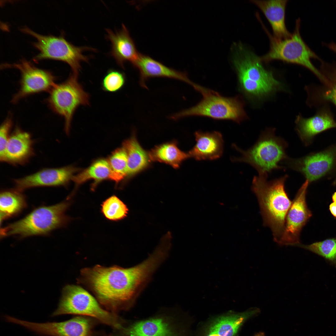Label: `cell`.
I'll use <instances>...</instances> for the list:
<instances>
[{
	"label": "cell",
	"instance_id": "6da1fadb",
	"mask_svg": "<svg viewBox=\"0 0 336 336\" xmlns=\"http://www.w3.org/2000/svg\"><path fill=\"white\" fill-rule=\"evenodd\" d=\"M161 264L160 257L152 254L141 263L128 268L97 264L82 269L77 283L91 291L105 310L116 314L134 306Z\"/></svg>",
	"mask_w": 336,
	"mask_h": 336
},
{
	"label": "cell",
	"instance_id": "7a4b0ae2",
	"mask_svg": "<svg viewBox=\"0 0 336 336\" xmlns=\"http://www.w3.org/2000/svg\"><path fill=\"white\" fill-rule=\"evenodd\" d=\"M232 62L237 76L238 90L250 100H260L282 88L273 72L267 69L261 57L241 43L233 47Z\"/></svg>",
	"mask_w": 336,
	"mask_h": 336
},
{
	"label": "cell",
	"instance_id": "3957f363",
	"mask_svg": "<svg viewBox=\"0 0 336 336\" xmlns=\"http://www.w3.org/2000/svg\"><path fill=\"white\" fill-rule=\"evenodd\" d=\"M268 177L259 175L254 176L251 188L257 198L264 225L270 228L274 241L278 243L292 202L285 187L288 176L285 175L270 180H268Z\"/></svg>",
	"mask_w": 336,
	"mask_h": 336
},
{
	"label": "cell",
	"instance_id": "277c9868",
	"mask_svg": "<svg viewBox=\"0 0 336 336\" xmlns=\"http://www.w3.org/2000/svg\"><path fill=\"white\" fill-rule=\"evenodd\" d=\"M274 128H267L262 131L254 144L246 150L235 144L233 147L241 156L232 159L233 161L246 163L253 167L259 175H268L274 170H285L279 165L288 156L286 149L288 144L281 137L277 136Z\"/></svg>",
	"mask_w": 336,
	"mask_h": 336
},
{
	"label": "cell",
	"instance_id": "5b68a950",
	"mask_svg": "<svg viewBox=\"0 0 336 336\" xmlns=\"http://www.w3.org/2000/svg\"><path fill=\"white\" fill-rule=\"evenodd\" d=\"M72 314L89 316L119 330L125 321L102 307L96 298L79 285H67L63 288L58 307L52 316Z\"/></svg>",
	"mask_w": 336,
	"mask_h": 336
},
{
	"label": "cell",
	"instance_id": "8992f818",
	"mask_svg": "<svg viewBox=\"0 0 336 336\" xmlns=\"http://www.w3.org/2000/svg\"><path fill=\"white\" fill-rule=\"evenodd\" d=\"M69 205L68 202L64 201L38 207L22 219L1 229V236H16L23 238L47 234L67 223L68 219L65 212Z\"/></svg>",
	"mask_w": 336,
	"mask_h": 336
},
{
	"label": "cell",
	"instance_id": "52a82bcc",
	"mask_svg": "<svg viewBox=\"0 0 336 336\" xmlns=\"http://www.w3.org/2000/svg\"><path fill=\"white\" fill-rule=\"evenodd\" d=\"M203 98L196 105L170 117L175 120L182 118L201 116L216 120H228L239 123L247 118L244 102L239 97L223 96L218 93L200 86L198 90Z\"/></svg>",
	"mask_w": 336,
	"mask_h": 336
},
{
	"label": "cell",
	"instance_id": "ba28073f",
	"mask_svg": "<svg viewBox=\"0 0 336 336\" xmlns=\"http://www.w3.org/2000/svg\"><path fill=\"white\" fill-rule=\"evenodd\" d=\"M300 20H296L295 28L291 36L284 39H278L271 35L264 25V30L270 41V49L266 54L261 57L264 62L275 60L302 66L312 72L322 82L324 79L320 71L311 61L312 59L322 60L306 44L300 32Z\"/></svg>",
	"mask_w": 336,
	"mask_h": 336
},
{
	"label": "cell",
	"instance_id": "9c48e42d",
	"mask_svg": "<svg viewBox=\"0 0 336 336\" xmlns=\"http://www.w3.org/2000/svg\"><path fill=\"white\" fill-rule=\"evenodd\" d=\"M20 30L36 40L33 44L39 53L34 57V61L46 59L62 61L69 65L72 74L77 76L78 75L81 68V62L87 63L89 60V57L84 55L83 52L86 50L95 51L94 49L89 47L74 46L65 39L63 34L58 36L43 35L26 26L20 28Z\"/></svg>",
	"mask_w": 336,
	"mask_h": 336
},
{
	"label": "cell",
	"instance_id": "30bf717a",
	"mask_svg": "<svg viewBox=\"0 0 336 336\" xmlns=\"http://www.w3.org/2000/svg\"><path fill=\"white\" fill-rule=\"evenodd\" d=\"M78 77L71 73L64 82L56 84L49 91L47 99L51 109L63 118L65 130L67 134L76 110L80 105L90 104L89 95L79 82Z\"/></svg>",
	"mask_w": 336,
	"mask_h": 336
},
{
	"label": "cell",
	"instance_id": "8fae6325",
	"mask_svg": "<svg viewBox=\"0 0 336 336\" xmlns=\"http://www.w3.org/2000/svg\"><path fill=\"white\" fill-rule=\"evenodd\" d=\"M180 313L164 309L142 320L126 322L119 330L121 336H184Z\"/></svg>",
	"mask_w": 336,
	"mask_h": 336
},
{
	"label": "cell",
	"instance_id": "7c38bea8",
	"mask_svg": "<svg viewBox=\"0 0 336 336\" xmlns=\"http://www.w3.org/2000/svg\"><path fill=\"white\" fill-rule=\"evenodd\" d=\"M282 162L301 173L309 184L335 173L336 175V143L300 158L288 157Z\"/></svg>",
	"mask_w": 336,
	"mask_h": 336
},
{
	"label": "cell",
	"instance_id": "4fadbf2b",
	"mask_svg": "<svg viewBox=\"0 0 336 336\" xmlns=\"http://www.w3.org/2000/svg\"><path fill=\"white\" fill-rule=\"evenodd\" d=\"M2 68H15L21 74L20 88L13 96L12 102L15 103L32 94L50 91L55 85V77L50 71L36 67L25 58L17 63H4Z\"/></svg>",
	"mask_w": 336,
	"mask_h": 336
},
{
	"label": "cell",
	"instance_id": "5bb4252c",
	"mask_svg": "<svg viewBox=\"0 0 336 336\" xmlns=\"http://www.w3.org/2000/svg\"><path fill=\"white\" fill-rule=\"evenodd\" d=\"M309 184L308 180H306L292 201L286 216L283 233L278 243L281 245L295 246L300 243L301 230L312 215L306 201Z\"/></svg>",
	"mask_w": 336,
	"mask_h": 336
},
{
	"label": "cell",
	"instance_id": "9a60e30c",
	"mask_svg": "<svg viewBox=\"0 0 336 336\" xmlns=\"http://www.w3.org/2000/svg\"><path fill=\"white\" fill-rule=\"evenodd\" d=\"M78 316L61 322L37 323L17 319V324L39 335L45 336H93V322Z\"/></svg>",
	"mask_w": 336,
	"mask_h": 336
},
{
	"label": "cell",
	"instance_id": "2e32d148",
	"mask_svg": "<svg viewBox=\"0 0 336 336\" xmlns=\"http://www.w3.org/2000/svg\"><path fill=\"white\" fill-rule=\"evenodd\" d=\"M78 170L72 166L46 168L22 178L14 179L13 181L15 189L21 192L34 187L64 185L72 180Z\"/></svg>",
	"mask_w": 336,
	"mask_h": 336
},
{
	"label": "cell",
	"instance_id": "e0dca14e",
	"mask_svg": "<svg viewBox=\"0 0 336 336\" xmlns=\"http://www.w3.org/2000/svg\"><path fill=\"white\" fill-rule=\"evenodd\" d=\"M139 71V84L144 88H147L146 82L149 78L153 77H164L175 79L185 82L194 88L196 84L191 81L186 73L177 71L165 66L150 56L139 53L137 59L132 63Z\"/></svg>",
	"mask_w": 336,
	"mask_h": 336
},
{
	"label": "cell",
	"instance_id": "ac0fdd59",
	"mask_svg": "<svg viewBox=\"0 0 336 336\" xmlns=\"http://www.w3.org/2000/svg\"><path fill=\"white\" fill-rule=\"evenodd\" d=\"M296 130L306 146L310 145L317 134L329 129L336 128V122L330 113L323 110L314 116L305 118L301 115L296 117Z\"/></svg>",
	"mask_w": 336,
	"mask_h": 336
},
{
	"label": "cell",
	"instance_id": "d6986e66",
	"mask_svg": "<svg viewBox=\"0 0 336 336\" xmlns=\"http://www.w3.org/2000/svg\"><path fill=\"white\" fill-rule=\"evenodd\" d=\"M34 142L28 132L16 127L10 135L2 162L23 165L34 154Z\"/></svg>",
	"mask_w": 336,
	"mask_h": 336
},
{
	"label": "cell",
	"instance_id": "ffe728a7",
	"mask_svg": "<svg viewBox=\"0 0 336 336\" xmlns=\"http://www.w3.org/2000/svg\"><path fill=\"white\" fill-rule=\"evenodd\" d=\"M196 143L188 153L190 157L197 160H214L222 156L223 141L221 133L217 131L195 133Z\"/></svg>",
	"mask_w": 336,
	"mask_h": 336
},
{
	"label": "cell",
	"instance_id": "44dd1931",
	"mask_svg": "<svg viewBox=\"0 0 336 336\" xmlns=\"http://www.w3.org/2000/svg\"><path fill=\"white\" fill-rule=\"evenodd\" d=\"M288 0H251L262 11L269 22L273 36L284 39L292 34L287 28L285 22V10Z\"/></svg>",
	"mask_w": 336,
	"mask_h": 336
},
{
	"label": "cell",
	"instance_id": "7402d4cb",
	"mask_svg": "<svg viewBox=\"0 0 336 336\" xmlns=\"http://www.w3.org/2000/svg\"><path fill=\"white\" fill-rule=\"evenodd\" d=\"M106 31L107 37L111 44L110 54L117 63L122 68L127 61L132 64L137 59L139 53L125 26L122 24L121 29L115 32L110 29Z\"/></svg>",
	"mask_w": 336,
	"mask_h": 336
},
{
	"label": "cell",
	"instance_id": "603a6c76",
	"mask_svg": "<svg viewBox=\"0 0 336 336\" xmlns=\"http://www.w3.org/2000/svg\"><path fill=\"white\" fill-rule=\"evenodd\" d=\"M259 311L258 308H254L241 313L219 318L210 326L206 336H235L245 321Z\"/></svg>",
	"mask_w": 336,
	"mask_h": 336
},
{
	"label": "cell",
	"instance_id": "cb8c5ba5",
	"mask_svg": "<svg viewBox=\"0 0 336 336\" xmlns=\"http://www.w3.org/2000/svg\"><path fill=\"white\" fill-rule=\"evenodd\" d=\"M122 147L127 154V173L130 177L145 168L149 164L148 154L142 149L133 135L125 140Z\"/></svg>",
	"mask_w": 336,
	"mask_h": 336
},
{
	"label": "cell",
	"instance_id": "d4e9b609",
	"mask_svg": "<svg viewBox=\"0 0 336 336\" xmlns=\"http://www.w3.org/2000/svg\"><path fill=\"white\" fill-rule=\"evenodd\" d=\"M111 170L108 161L100 159L95 161L88 167L74 175L72 179L76 186H78L91 180H94L93 189L97 184L104 180H110Z\"/></svg>",
	"mask_w": 336,
	"mask_h": 336
},
{
	"label": "cell",
	"instance_id": "484cf974",
	"mask_svg": "<svg viewBox=\"0 0 336 336\" xmlns=\"http://www.w3.org/2000/svg\"><path fill=\"white\" fill-rule=\"evenodd\" d=\"M150 159L164 162L174 168L179 167L182 162L190 157L188 153L181 151L174 142L155 147L148 154Z\"/></svg>",
	"mask_w": 336,
	"mask_h": 336
},
{
	"label": "cell",
	"instance_id": "4316f807",
	"mask_svg": "<svg viewBox=\"0 0 336 336\" xmlns=\"http://www.w3.org/2000/svg\"><path fill=\"white\" fill-rule=\"evenodd\" d=\"M15 189L1 192L0 196V221L19 213L26 206L25 196Z\"/></svg>",
	"mask_w": 336,
	"mask_h": 336
},
{
	"label": "cell",
	"instance_id": "83f0119b",
	"mask_svg": "<svg viewBox=\"0 0 336 336\" xmlns=\"http://www.w3.org/2000/svg\"><path fill=\"white\" fill-rule=\"evenodd\" d=\"M320 72L324 80L320 92L321 99L333 103L336 106V62L331 63L321 61Z\"/></svg>",
	"mask_w": 336,
	"mask_h": 336
},
{
	"label": "cell",
	"instance_id": "f1b7e54d",
	"mask_svg": "<svg viewBox=\"0 0 336 336\" xmlns=\"http://www.w3.org/2000/svg\"><path fill=\"white\" fill-rule=\"evenodd\" d=\"M295 246L306 249L321 256L336 267V237L309 245L300 243Z\"/></svg>",
	"mask_w": 336,
	"mask_h": 336
},
{
	"label": "cell",
	"instance_id": "f546056e",
	"mask_svg": "<svg viewBox=\"0 0 336 336\" xmlns=\"http://www.w3.org/2000/svg\"><path fill=\"white\" fill-rule=\"evenodd\" d=\"M108 161L112 171L110 180L118 183L127 177V156L123 147L113 152Z\"/></svg>",
	"mask_w": 336,
	"mask_h": 336
},
{
	"label": "cell",
	"instance_id": "4dcf8cb0",
	"mask_svg": "<svg viewBox=\"0 0 336 336\" xmlns=\"http://www.w3.org/2000/svg\"><path fill=\"white\" fill-rule=\"evenodd\" d=\"M128 209L118 197L112 196L105 200L101 205V211L105 217L110 220L118 221L124 218Z\"/></svg>",
	"mask_w": 336,
	"mask_h": 336
},
{
	"label": "cell",
	"instance_id": "1f68e13d",
	"mask_svg": "<svg viewBox=\"0 0 336 336\" xmlns=\"http://www.w3.org/2000/svg\"><path fill=\"white\" fill-rule=\"evenodd\" d=\"M125 81V75L123 73L110 69L107 72L102 80V88L105 91L115 92L122 88Z\"/></svg>",
	"mask_w": 336,
	"mask_h": 336
},
{
	"label": "cell",
	"instance_id": "d6a6232c",
	"mask_svg": "<svg viewBox=\"0 0 336 336\" xmlns=\"http://www.w3.org/2000/svg\"><path fill=\"white\" fill-rule=\"evenodd\" d=\"M10 115L8 116L1 124L0 128V160L3 161L7 146L10 136V131L12 125Z\"/></svg>",
	"mask_w": 336,
	"mask_h": 336
},
{
	"label": "cell",
	"instance_id": "836d02e7",
	"mask_svg": "<svg viewBox=\"0 0 336 336\" xmlns=\"http://www.w3.org/2000/svg\"><path fill=\"white\" fill-rule=\"evenodd\" d=\"M329 209L333 216L336 217V203L333 202L329 206Z\"/></svg>",
	"mask_w": 336,
	"mask_h": 336
},
{
	"label": "cell",
	"instance_id": "e575fe53",
	"mask_svg": "<svg viewBox=\"0 0 336 336\" xmlns=\"http://www.w3.org/2000/svg\"><path fill=\"white\" fill-rule=\"evenodd\" d=\"M326 46L330 50L336 54V43L331 42L326 44Z\"/></svg>",
	"mask_w": 336,
	"mask_h": 336
},
{
	"label": "cell",
	"instance_id": "d590c367",
	"mask_svg": "<svg viewBox=\"0 0 336 336\" xmlns=\"http://www.w3.org/2000/svg\"><path fill=\"white\" fill-rule=\"evenodd\" d=\"M332 198L333 202L336 203V191L333 194Z\"/></svg>",
	"mask_w": 336,
	"mask_h": 336
},
{
	"label": "cell",
	"instance_id": "8d00e7d4",
	"mask_svg": "<svg viewBox=\"0 0 336 336\" xmlns=\"http://www.w3.org/2000/svg\"><path fill=\"white\" fill-rule=\"evenodd\" d=\"M255 336H264V334L262 333H259L256 334Z\"/></svg>",
	"mask_w": 336,
	"mask_h": 336
},
{
	"label": "cell",
	"instance_id": "74e56055",
	"mask_svg": "<svg viewBox=\"0 0 336 336\" xmlns=\"http://www.w3.org/2000/svg\"><path fill=\"white\" fill-rule=\"evenodd\" d=\"M336 184V175L335 176V178L333 182V184Z\"/></svg>",
	"mask_w": 336,
	"mask_h": 336
}]
</instances>
